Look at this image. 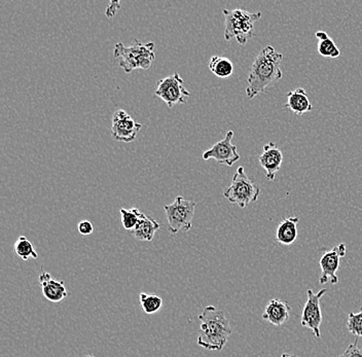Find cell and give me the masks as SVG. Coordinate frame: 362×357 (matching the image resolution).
I'll return each instance as SVG.
<instances>
[{"instance_id":"6da1fadb","label":"cell","mask_w":362,"mask_h":357,"mask_svg":"<svg viewBox=\"0 0 362 357\" xmlns=\"http://www.w3.org/2000/svg\"><path fill=\"white\" fill-rule=\"evenodd\" d=\"M282 60L283 55L271 46L265 47L258 53L248 74L246 95L249 99H254L258 94L263 93L269 85L281 80L283 74L280 69V63Z\"/></svg>"},{"instance_id":"d4e9b609","label":"cell","mask_w":362,"mask_h":357,"mask_svg":"<svg viewBox=\"0 0 362 357\" xmlns=\"http://www.w3.org/2000/svg\"><path fill=\"white\" fill-rule=\"evenodd\" d=\"M78 230L79 234L83 235V236H89V235L93 234L94 226L89 220H81L79 224Z\"/></svg>"},{"instance_id":"4316f807","label":"cell","mask_w":362,"mask_h":357,"mask_svg":"<svg viewBox=\"0 0 362 357\" xmlns=\"http://www.w3.org/2000/svg\"><path fill=\"white\" fill-rule=\"evenodd\" d=\"M281 357H297V356H293V354H282Z\"/></svg>"},{"instance_id":"5b68a950","label":"cell","mask_w":362,"mask_h":357,"mask_svg":"<svg viewBox=\"0 0 362 357\" xmlns=\"http://www.w3.org/2000/svg\"><path fill=\"white\" fill-rule=\"evenodd\" d=\"M261 190L258 183L246 175L243 167H239L233 174L232 183L224 192V198L229 202L238 205L240 208H245L250 203L258 201Z\"/></svg>"},{"instance_id":"9c48e42d","label":"cell","mask_w":362,"mask_h":357,"mask_svg":"<svg viewBox=\"0 0 362 357\" xmlns=\"http://www.w3.org/2000/svg\"><path fill=\"white\" fill-rule=\"evenodd\" d=\"M142 125L135 122L124 110L115 111L113 117L111 135L120 142L129 143L134 141Z\"/></svg>"},{"instance_id":"8992f818","label":"cell","mask_w":362,"mask_h":357,"mask_svg":"<svg viewBox=\"0 0 362 357\" xmlns=\"http://www.w3.org/2000/svg\"><path fill=\"white\" fill-rule=\"evenodd\" d=\"M196 203L179 196L172 204L165 205L164 210L168 220L169 232L175 235L179 232H188L192 229Z\"/></svg>"},{"instance_id":"603a6c76","label":"cell","mask_w":362,"mask_h":357,"mask_svg":"<svg viewBox=\"0 0 362 357\" xmlns=\"http://www.w3.org/2000/svg\"><path fill=\"white\" fill-rule=\"evenodd\" d=\"M347 330L355 338L362 337V306L359 313H353V312L349 313Z\"/></svg>"},{"instance_id":"d6986e66","label":"cell","mask_w":362,"mask_h":357,"mask_svg":"<svg viewBox=\"0 0 362 357\" xmlns=\"http://www.w3.org/2000/svg\"><path fill=\"white\" fill-rule=\"evenodd\" d=\"M209 69L214 76L220 78H230L233 74V64L231 60L220 56H213L209 62Z\"/></svg>"},{"instance_id":"4fadbf2b","label":"cell","mask_w":362,"mask_h":357,"mask_svg":"<svg viewBox=\"0 0 362 357\" xmlns=\"http://www.w3.org/2000/svg\"><path fill=\"white\" fill-rule=\"evenodd\" d=\"M38 279H40L42 294L47 300L52 303H59L67 298V288L61 280L56 279L50 273L44 270H42Z\"/></svg>"},{"instance_id":"7a4b0ae2","label":"cell","mask_w":362,"mask_h":357,"mask_svg":"<svg viewBox=\"0 0 362 357\" xmlns=\"http://www.w3.org/2000/svg\"><path fill=\"white\" fill-rule=\"evenodd\" d=\"M199 319L201 326L198 345L209 351L224 349L233 331L224 312L214 306H208L199 315Z\"/></svg>"},{"instance_id":"2e32d148","label":"cell","mask_w":362,"mask_h":357,"mask_svg":"<svg viewBox=\"0 0 362 357\" xmlns=\"http://www.w3.org/2000/svg\"><path fill=\"white\" fill-rule=\"evenodd\" d=\"M299 219L297 217H286L280 222L276 231V240L280 244L288 247L293 244L297 240V224Z\"/></svg>"},{"instance_id":"3957f363","label":"cell","mask_w":362,"mask_h":357,"mask_svg":"<svg viewBox=\"0 0 362 357\" xmlns=\"http://www.w3.org/2000/svg\"><path fill=\"white\" fill-rule=\"evenodd\" d=\"M113 57L119 61L126 74L136 69H149L156 60L155 44H142L135 40L132 46L126 47L122 42H117L113 50Z\"/></svg>"},{"instance_id":"484cf974","label":"cell","mask_w":362,"mask_h":357,"mask_svg":"<svg viewBox=\"0 0 362 357\" xmlns=\"http://www.w3.org/2000/svg\"><path fill=\"white\" fill-rule=\"evenodd\" d=\"M120 6H121V2L111 1L109 6H107L106 13H105L106 16L108 17V18H113L115 14H117V10H119Z\"/></svg>"},{"instance_id":"ba28073f","label":"cell","mask_w":362,"mask_h":357,"mask_svg":"<svg viewBox=\"0 0 362 357\" xmlns=\"http://www.w3.org/2000/svg\"><path fill=\"white\" fill-rule=\"evenodd\" d=\"M327 288H323L315 294L312 290H307V302L302 313L301 324L305 328L313 331L317 339L321 338L320 326L322 324L320 300L327 294Z\"/></svg>"},{"instance_id":"7402d4cb","label":"cell","mask_w":362,"mask_h":357,"mask_svg":"<svg viewBox=\"0 0 362 357\" xmlns=\"http://www.w3.org/2000/svg\"><path fill=\"white\" fill-rule=\"evenodd\" d=\"M122 226L128 232L134 231L140 219L141 213L138 208L121 209Z\"/></svg>"},{"instance_id":"52a82bcc","label":"cell","mask_w":362,"mask_h":357,"mask_svg":"<svg viewBox=\"0 0 362 357\" xmlns=\"http://www.w3.org/2000/svg\"><path fill=\"white\" fill-rule=\"evenodd\" d=\"M155 94L160 97L169 108L188 101L190 93L186 87L181 76L177 72L163 78L156 85Z\"/></svg>"},{"instance_id":"30bf717a","label":"cell","mask_w":362,"mask_h":357,"mask_svg":"<svg viewBox=\"0 0 362 357\" xmlns=\"http://www.w3.org/2000/svg\"><path fill=\"white\" fill-rule=\"evenodd\" d=\"M233 138V132L229 131L226 138L218 141L211 149L203 153V159L205 161L213 159L218 164L229 167H232L233 164L237 163L240 160V155L238 153L237 147L232 143Z\"/></svg>"},{"instance_id":"83f0119b","label":"cell","mask_w":362,"mask_h":357,"mask_svg":"<svg viewBox=\"0 0 362 357\" xmlns=\"http://www.w3.org/2000/svg\"><path fill=\"white\" fill-rule=\"evenodd\" d=\"M85 357H95V356H91V354H90V356H85Z\"/></svg>"},{"instance_id":"277c9868","label":"cell","mask_w":362,"mask_h":357,"mask_svg":"<svg viewBox=\"0 0 362 357\" xmlns=\"http://www.w3.org/2000/svg\"><path fill=\"white\" fill-rule=\"evenodd\" d=\"M224 15V40H237L238 44L244 46L254 36V23L258 22L263 14L249 13L242 8L222 10Z\"/></svg>"},{"instance_id":"8fae6325","label":"cell","mask_w":362,"mask_h":357,"mask_svg":"<svg viewBox=\"0 0 362 357\" xmlns=\"http://www.w3.org/2000/svg\"><path fill=\"white\" fill-rule=\"evenodd\" d=\"M347 248L344 243L336 245L333 249L323 254L321 256L320 265L321 276L319 278L320 284H338V277L336 275L338 268H340V258L346 256Z\"/></svg>"},{"instance_id":"cb8c5ba5","label":"cell","mask_w":362,"mask_h":357,"mask_svg":"<svg viewBox=\"0 0 362 357\" xmlns=\"http://www.w3.org/2000/svg\"><path fill=\"white\" fill-rule=\"evenodd\" d=\"M338 357H362V347L359 345V338H356L355 341L347 347L344 354Z\"/></svg>"},{"instance_id":"5bb4252c","label":"cell","mask_w":362,"mask_h":357,"mask_svg":"<svg viewBox=\"0 0 362 357\" xmlns=\"http://www.w3.org/2000/svg\"><path fill=\"white\" fill-rule=\"evenodd\" d=\"M291 306L288 302L280 299H273L268 303L263 318L275 326L284 324L290 316Z\"/></svg>"},{"instance_id":"9a60e30c","label":"cell","mask_w":362,"mask_h":357,"mask_svg":"<svg viewBox=\"0 0 362 357\" xmlns=\"http://www.w3.org/2000/svg\"><path fill=\"white\" fill-rule=\"evenodd\" d=\"M285 108L293 111L295 115H303L312 111L313 106L309 97L303 88H297L287 93V102Z\"/></svg>"},{"instance_id":"ffe728a7","label":"cell","mask_w":362,"mask_h":357,"mask_svg":"<svg viewBox=\"0 0 362 357\" xmlns=\"http://www.w3.org/2000/svg\"><path fill=\"white\" fill-rule=\"evenodd\" d=\"M14 250L17 256L23 260H28L31 258H38V252L34 249V245L25 236H20L17 239L14 244Z\"/></svg>"},{"instance_id":"44dd1931","label":"cell","mask_w":362,"mask_h":357,"mask_svg":"<svg viewBox=\"0 0 362 357\" xmlns=\"http://www.w3.org/2000/svg\"><path fill=\"white\" fill-rule=\"evenodd\" d=\"M141 308L147 314H155L160 311L163 307V299L158 294H149L145 292H141L139 296Z\"/></svg>"},{"instance_id":"7c38bea8","label":"cell","mask_w":362,"mask_h":357,"mask_svg":"<svg viewBox=\"0 0 362 357\" xmlns=\"http://www.w3.org/2000/svg\"><path fill=\"white\" fill-rule=\"evenodd\" d=\"M258 162L265 170L268 181H274L276 174L281 168L283 153L276 143L269 142L263 147V153L258 157Z\"/></svg>"},{"instance_id":"e0dca14e","label":"cell","mask_w":362,"mask_h":357,"mask_svg":"<svg viewBox=\"0 0 362 357\" xmlns=\"http://www.w3.org/2000/svg\"><path fill=\"white\" fill-rule=\"evenodd\" d=\"M161 226H162L160 222H156L154 217H149V215L147 217L145 213H141L140 219H139L136 228L133 231V235L137 240L151 242Z\"/></svg>"},{"instance_id":"ac0fdd59","label":"cell","mask_w":362,"mask_h":357,"mask_svg":"<svg viewBox=\"0 0 362 357\" xmlns=\"http://www.w3.org/2000/svg\"><path fill=\"white\" fill-rule=\"evenodd\" d=\"M315 38L318 40L317 51L320 56H322L323 58H331V59H336L340 57V49L338 48L333 38H329L327 32L317 31Z\"/></svg>"}]
</instances>
